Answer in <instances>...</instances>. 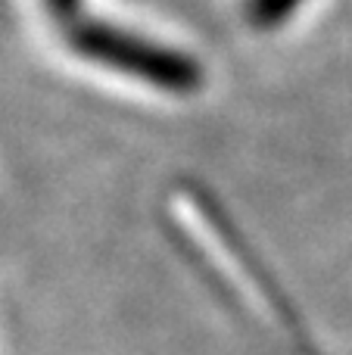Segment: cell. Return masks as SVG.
<instances>
[{
  "label": "cell",
  "mask_w": 352,
  "mask_h": 355,
  "mask_svg": "<svg viewBox=\"0 0 352 355\" xmlns=\"http://www.w3.org/2000/svg\"><path fill=\"white\" fill-rule=\"evenodd\" d=\"M299 6H303V0H247V16L256 28L268 31L284 25Z\"/></svg>",
  "instance_id": "7a4b0ae2"
},
{
  "label": "cell",
  "mask_w": 352,
  "mask_h": 355,
  "mask_svg": "<svg viewBox=\"0 0 352 355\" xmlns=\"http://www.w3.org/2000/svg\"><path fill=\"white\" fill-rule=\"evenodd\" d=\"M69 50L94 66L122 72L143 85H153L159 91L193 94L203 85V69L193 56L181 53L175 47H162L159 41H150L128 28L100 22V19H75L62 28Z\"/></svg>",
  "instance_id": "6da1fadb"
},
{
  "label": "cell",
  "mask_w": 352,
  "mask_h": 355,
  "mask_svg": "<svg viewBox=\"0 0 352 355\" xmlns=\"http://www.w3.org/2000/svg\"><path fill=\"white\" fill-rule=\"evenodd\" d=\"M44 6H47L50 19L60 25V31L72 25L75 19H81V0H44Z\"/></svg>",
  "instance_id": "3957f363"
}]
</instances>
